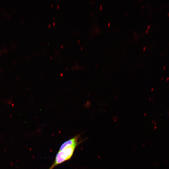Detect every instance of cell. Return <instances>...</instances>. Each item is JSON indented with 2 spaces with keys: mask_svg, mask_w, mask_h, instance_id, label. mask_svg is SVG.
<instances>
[{
  "mask_svg": "<svg viewBox=\"0 0 169 169\" xmlns=\"http://www.w3.org/2000/svg\"><path fill=\"white\" fill-rule=\"evenodd\" d=\"M80 137V135H78L74 136L73 138L66 141L61 146L59 151H60L66 147L71 146L75 145L78 144V141Z\"/></svg>",
  "mask_w": 169,
  "mask_h": 169,
  "instance_id": "2",
  "label": "cell"
},
{
  "mask_svg": "<svg viewBox=\"0 0 169 169\" xmlns=\"http://www.w3.org/2000/svg\"><path fill=\"white\" fill-rule=\"evenodd\" d=\"M110 23H108V26H110Z\"/></svg>",
  "mask_w": 169,
  "mask_h": 169,
  "instance_id": "4",
  "label": "cell"
},
{
  "mask_svg": "<svg viewBox=\"0 0 169 169\" xmlns=\"http://www.w3.org/2000/svg\"><path fill=\"white\" fill-rule=\"evenodd\" d=\"M148 31V30H147L146 31V33Z\"/></svg>",
  "mask_w": 169,
  "mask_h": 169,
  "instance_id": "6",
  "label": "cell"
},
{
  "mask_svg": "<svg viewBox=\"0 0 169 169\" xmlns=\"http://www.w3.org/2000/svg\"><path fill=\"white\" fill-rule=\"evenodd\" d=\"M78 145L68 147L59 151L56 155L54 162L48 169H53L57 166L69 160L72 156Z\"/></svg>",
  "mask_w": 169,
  "mask_h": 169,
  "instance_id": "1",
  "label": "cell"
},
{
  "mask_svg": "<svg viewBox=\"0 0 169 169\" xmlns=\"http://www.w3.org/2000/svg\"><path fill=\"white\" fill-rule=\"evenodd\" d=\"M135 34H136V32L134 33V34L135 35Z\"/></svg>",
  "mask_w": 169,
  "mask_h": 169,
  "instance_id": "7",
  "label": "cell"
},
{
  "mask_svg": "<svg viewBox=\"0 0 169 169\" xmlns=\"http://www.w3.org/2000/svg\"><path fill=\"white\" fill-rule=\"evenodd\" d=\"M102 8V4L100 5V9L101 10Z\"/></svg>",
  "mask_w": 169,
  "mask_h": 169,
  "instance_id": "3",
  "label": "cell"
},
{
  "mask_svg": "<svg viewBox=\"0 0 169 169\" xmlns=\"http://www.w3.org/2000/svg\"><path fill=\"white\" fill-rule=\"evenodd\" d=\"M146 47H144L143 48V49L144 50L145 49H146Z\"/></svg>",
  "mask_w": 169,
  "mask_h": 169,
  "instance_id": "5",
  "label": "cell"
},
{
  "mask_svg": "<svg viewBox=\"0 0 169 169\" xmlns=\"http://www.w3.org/2000/svg\"><path fill=\"white\" fill-rule=\"evenodd\" d=\"M49 26H50V25L49 24Z\"/></svg>",
  "mask_w": 169,
  "mask_h": 169,
  "instance_id": "11",
  "label": "cell"
},
{
  "mask_svg": "<svg viewBox=\"0 0 169 169\" xmlns=\"http://www.w3.org/2000/svg\"><path fill=\"white\" fill-rule=\"evenodd\" d=\"M55 24V23H53V24Z\"/></svg>",
  "mask_w": 169,
  "mask_h": 169,
  "instance_id": "12",
  "label": "cell"
},
{
  "mask_svg": "<svg viewBox=\"0 0 169 169\" xmlns=\"http://www.w3.org/2000/svg\"><path fill=\"white\" fill-rule=\"evenodd\" d=\"M142 7H143V6H141V8H142Z\"/></svg>",
  "mask_w": 169,
  "mask_h": 169,
  "instance_id": "8",
  "label": "cell"
},
{
  "mask_svg": "<svg viewBox=\"0 0 169 169\" xmlns=\"http://www.w3.org/2000/svg\"><path fill=\"white\" fill-rule=\"evenodd\" d=\"M127 13H127H127H126V15H127Z\"/></svg>",
  "mask_w": 169,
  "mask_h": 169,
  "instance_id": "9",
  "label": "cell"
},
{
  "mask_svg": "<svg viewBox=\"0 0 169 169\" xmlns=\"http://www.w3.org/2000/svg\"><path fill=\"white\" fill-rule=\"evenodd\" d=\"M59 7V6L58 5H57V7Z\"/></svg>",
  "mask_w": 169,
  "mask_h": 169,
  "instance_id": "10",
  "label": "cell"
},
{
  "mask_svg": "<svg viewBox=\"0 0 169 169\" xmlns=\"http://www.w3.org/2000/svg\"><path fill=\"white\" fill-rule=\"evenodd\" d=\"M61 47H63V45H62V46H61Z\"/></svg>",
  "mask_w": 169,
  "mask_h": 169,
  "instance_id": "13",
  "label": "cell"
}]
</instances>
